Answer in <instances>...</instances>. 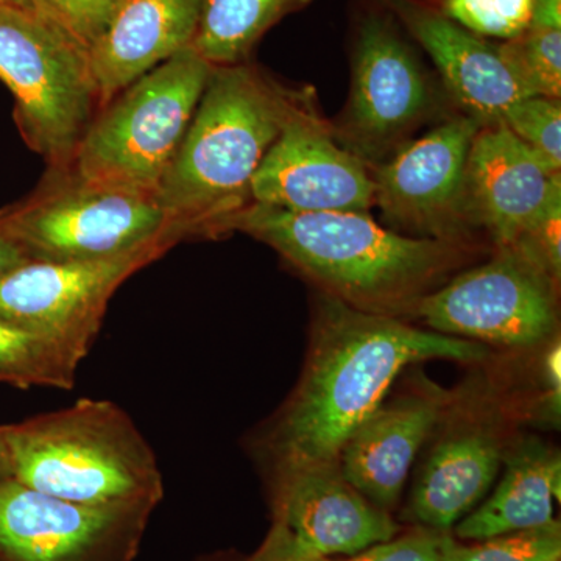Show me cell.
<instances>
[{"label": "cell", "instance_id": "cell-12", "mask_svg": "<svg viewBox=\"0 0 561 561\" xmlns=\"http://www.w3.org/2000/svg\"><path fill=\"white\" fill-rule=\"evenodd\" d=\"M253 203L290 213H370V168L335 139L306 90L251 184Z\"/></svg>", "mask_w": 561, "mask_h": 561}, {"label": "cell", "instance_id": "cell-22", "mask_svg": "<svg viewBox=\"0 0 561 561\" xmlns=\"http://www.w3.org/2000/svg\"><path fill=\"white\" fill-rule=\"evenodd\" d=\"M81 362L46 339L0 320V383L70 390Z\"/></svg>", "mask_w": 561, "mask_h": 561}, {"label": "cell", "instance_id": "cell-32", "mask_svg": "<svg viewBox=\"0 0 561 561\" xmlns=\"http://www.w3.org/2000/svg\"><path fill=\"white\" fill-rule=\"evenodd\" d=\"M13 479V463L9 445H7L5 434H3L2 424H0V483Z\"/></svg>", "mask_w": 561, "mask_h": 561}, {"label": "cell", "instance_id": "cell-10", "mask_svg": "<svg viewBox=\"0 0 561 561\" xmlns=\"http://www.w3.org/2000/svg\"><path fill=\"white\" fill-rule=\"evenodd\" d=\"M171 249L154 243L99 260L24 262L0 276V320L83 362L102 330L113 295Z\"/></svg>", "mask_w": 561, "mask_h": 561}, {"label": "cell", "instance_id": "cell-25", "mask_svg": "<svg viewBox=\"0 0 561 561\" xmlns=\"http://www.w3.org/2000/svg\"><path fill=\"white\" fill-rule=\"evenodd\" d=\"M446 18L481 38L511 41L530 27L534 0H430Z\"/></svg>", "mask_w": 561, "mask_h": 561}, {"label": "cell", "instance_id": "cell-4", "mask_svg": "<svg viewBox=\"0 0 561 561\" xmlns=\"http://www.w3.org/2000/svg\"><path fill=\"white\" fill-rule=\"evenodd\" d=\"M13 479L90 507L150 511L164 493L157 456L116 402L83 400L2 424Z\"/></svg>", "mask_w": 561, "mask_h": 561}, {"label": "cell", "instance_id": "cell-8", "mask_svg": "<svg viewBox=\"0 0 561 561\" xmlns=\"http://www.w3.org/2000/svg\"><path fill=\"white\" fill-rule=\"evenodd\" d=\"M446 99L389 11H364L351 46L348 103L331 124L335 139L375 168L424 125L448 117Z\"/></svg>", "mask_w": 561, "mask_h": 561}, {"label": "cell", "instance_id": "cell-2", "mask_svg": "<svg viewBox=\"0 0 561 561\" xmlns=\"http://www.w3.org/2000/svg\"><path fill=\"white\" fill-rule=\"evenodd\" d=\"M236 231L271 247L321 294L402 320L479 251L400 234L370 213H290L260 203L236 217Z\"/></svg>", "mask_w": 561, "mask_h": 561}, {"label": "cell", "instance_id": "cell-27", "mask_svg": "<svg viewBox=\"0 0 561 561\" xmlns=\"http://www.w3.org/2000/svg\"><path fill=\"white\" fill-rule=\"evenodd\" d=\"M561 175L552 181L548 197L542 203L529 228L513 245L522 247L548 268L553 278H561Z\"/></svg>", "mask_w": 561, "mask_h": 561}, {"label": "cell", "instance_id": "cell-31", "mask_svg": "<svg viewBox=\"0 0 561 561\" xmlns=\"http://www.w3.org/2000/svg\"><path fill=\"white\" fill-rule=\"evenodd\" d=\"M530 27L561 28V0H534Z\"/></svg>", "mask_w": 561, "mask_h": 561}, {"label": "cell", "instance_id": "cell-15", "mask_svg": "<svg viewBox=\"0 0 561 561\" xmlns=\"http://www.w3.org/2000/svg\"><path fill=\"white\" fill-rule=\"evenodd\" d=\"M553 172L502 122L483 125L472 139L465 176V213L493 249L513 245L548 197Z\"/></svg>", "mask_w": 561, "mask_h": 561}, {"label": "cell", "instance_id": "cell-20", "mask_svg": "<svg viewBox=\"0 0 561 561\" xmlns=\"http://www.w3.org/2000/svg\"><path fill=\"white\" fill-rule=\"evenodd\" d=\"M504 463L494 493L457 526L461 540H490L553 523V500H560L559 454L527 440L505 453Z\"/></svg>", "mask_w": 561, "mask_h": 561}, {"label": "cell", "instance_id": "cell-16", "mask_svg": "<svg viewBox=\"0 0 561 561\" xmlns=\"http://www.w3.org/2000/svg\"><path fill=\"white\" fill-rule=\"evenodd\" d=\"M146 508L90 507L0 483V561H90Z\"/></svg>", "mask_w": 561, "mask_h": 561}, {"label": "cell", "instance_id": "cell-19", "mask_svg": "<svg viewBox=\"0 0 561 561\" xmlns=\"http://www.w3.org/2000/svg\"><path fill=\"white\" fill-rule=\"evenodd\" d=\"M201 10L202 0H121L90 50L101 108L133 81L191 47Z\"/></svg>", "mask_w": 561, "mask_h": 561}, {"label": "cell", "instance_id": "cell-7", "mask_svg": "<svg viewBox=\"0 0 561 561\" xmlns=\"http://www.w3.org/2000/svg\"><path fill=\"white\" fill-rule=\"evenodd\" d=\"M0 217L32 261L99 260L179 243L157 195L84 180L70 168L49 169Z\"/></svg>", "mask_w": 561, "mask_h": 561}, {"label": "cell", "instance_id": "cell-33", "mask_svg": "<svg viewBox=\"0 0 561 561\" xmlns=\"http://www.w3.org/2000/svg\"><path fill=\"white\" fill-rule=\"evenodd\" d=\"M3 2H9L11 3V5L21 7V9L38 11V13L46 14V16H50L54 18V20H57V18H55V14L51 13V11L47 9L46 5H44L43 0H3Z\"/></svg>", "mask_w": 561, "mask_h": 561}, {"label": "cell", "instance_id": "cell-18", "mask_svg": "<svg viewBox=\"0 0 561 561\" xmlns=\"http://www.w3.org/2000/svg\"><path fill=\"white\" fill-rule=\"evenodd\" d=\"M453 402L435 389L382 402L343 445V478L379 508L397 504L420 449Z\"/></svg>", "mask_w": 561, "mask_h": 561}, {"label": "cell", "instance_id": "cell-24", "mask_svg": "<svg viewBox=\"0 0 561 561\" xmlns=\"http://www.w3.org/2000/svg\"><path fill=\"white\" fill-rule=\"evenodd\" d=\"M559 523L540 529L516 531L483 540L479 545H459L442 537L440 561H560Z\"/></svg>", "mask_w": 561, "mask_h": 561}, {"label": "cell", "instance_id": "cell-1", "mask_svg": "<svg viewBox=\"0 0 561 561\" xmlns=\"http://www.w3.org/2000/svg\"><path fill=\"white\" fill-rule=\"evenodd\" d=\"M486 356L483 343L360 311L319 291L305 371L265 435L273 471L337 463L351 434L382 404L409 365Z\"/></svg>", "mask_w": 561, "mask_h": 561}, {"label": "cell", "instance_id": "cell-17", "mask_svg": "<svg viewBox=\"0 0 561 561\" xmlns=\"http://www.w3.org/2000/svg\"><path fill=\"white\" fill-rule=\"evenodd\" d=\"M505 442L504 420L496 408L454 420L435 443L413 486V518L440 530L461 522L500 474Z\"/></svg>", "mask_w": 561, "mask_h": 561}, {"label": "cell", "instance_id": "cell-21", "mask_svg": "<svg viewBox=\"0 0 561 561\" xmlns=\"http://www.w3.org/2000/svg\"><path fill=\"white\" fill-rule=\"evenodd\" d=\"M313 0H202L192 49L210 66L249 62L265 33Z\"/></svg>", "mask_w": 561, "mask_h": 561}, {"label": "cell", "instance_id": "cell-11", "mask_svg": "<svg viewBox=\"0 0 561 561\" xmlns=\"http://www.w3.org/2000/svg\"><path fill=\"white\" fill-rule=\"evenodd\" d=\"M482 125L449 114L370 169L386 227L411 238L478 245L465 213V176Z\"/></svg>", "mask_w": 561, "mask_h": 561}, {"label": "cell", "instance_id": "cell-13", "mask_svg": "<svg viewBox=\"0 0 561 561\" xmlns=\"http://www.w3.org/2000/svg\"><path fill=\"white\" fill-rule=\"evenodd\" d=\"M275 478L278 523L262 561L354 556L397 535V524L343 478L337 463L294 468Z\"/></svg>", "mask_w": 561, "mask_h": 561}, {"label": "cell", "instance_id": "cell-23", "mask_svg": "<svg viewBox=\"0 0 561 561\" xmlns=\"http://www.w3.org/2000/svg\"><path fill=\"white\" fill-rule=\"evenodd\" d=\"M497 50L524 98H561V28L529 27Z\"/></svg>", "mask_w": 561, "mask_h": 561}, {"label": "cell", "instance_id": "cell-28", "mask_svg": "<svg viewBox=\"0 0 561 561\" xmlns=\"http://www.w3.org/2000/svg\"><path fill=\"white\" fill-rule=\"evenodd\" d=\"M58 21L84 47H91L108 28L121 0H43Z\"/></svg>", "mask_w": 561, "mask_h": 561}, {"label": "cell", "instance_id": "cell-34", "mask_svg": "<svg viewBox=\"0 0 561 561\" xmlns=\"http://www.w3.org/2000/svg\"><path fill=\"white\" fill-rule=\"evenodd\" d=\"M0 2H2V0H0Z\"/></svg>", "mask_w": 561, "mask_h": 561}, {"label": "cell", "instance_id": "cell-5", "mask_svg": "<svg viewBox=\"0 0 561 561\" xmlns=\"http://www.w3.org/2000/svg\"><path fill=\"white\" fill-rule=\"evenodd\" d=\"M0 81L28 149L49 169L70 168L101 111L90 49L54 18L2 0Z\"/></svg>", "mask_w": 561, "mask_h": 561}, {"label": "cell", "instance_id": "cell-3", "mask_svg": "<svg viewBox=\"0 0 561 561\" xmlns=\"http://www.w3.org/2000/svg\"><path fill=\"white\" fill-rule=\"evenodd\" d=\"M308 88H289L253 62L213 66L158 201L176 242L231 234L253 203L251 184Z\"/></svg>", "mask_w": 561, "mask_h": 561}, {"label": "cell", "instance_id": "cell-30", "mask_svg": "<svg viewBox=\"0 0 561 561\" xmlns=\"http://www.w3.org/2000/svg\"><path fill=\"white\" fill-rule=\"evenodd\" d=\"M28 261L32 260L27 251L11 236L0 217V276Z\"/></svg>", "mask_w": 561, "mask_h": 561}, {"label": "cell", "instance_id": "cell-6", "mask_svg": "<svg viewBox=\"0 0 561 561\" xmlns=\"http://www.w3.org/2000/svg\"><path fill=\"white\" fill-rule=\"evenodd\" d=\"M210 70L187 47L133 81L99 111L70 169L84 180L158 197Z\"/></svg>", "mask_w": 561, "mask_h": 561}, {"label": "cell", "instance_id": "cell-14", "mask_svg": "<svg viewBox=\"0 0 561 561\" xmlns=\"http://www.w3.org/2000/svg\"><path fill=\"white\" fill-rule=\"evenodd\" d=\"M430 55L457 113L482 125L497 124L524 99L501 60L497 44L465 31L430 0H376Z\"/></svg>", "mask_w": 561, "mask_h": 561}, {"label": "cell", "instance_id": "cell-26", "mask_svg": "<svg viewBox=\"0 0 561 561\" xmlns=\"http://www.w3.org/2000/svg\"><path fill=\"white\" fill-rule=\"evenodd\" d=\"M523 144L534 150L553 172L561 169L560 99L524 98L513 103L501 119Z\"/></svg>", "mask_w": 561, "mask_h": 561}, {"label": "cell", "instance_id": "cell-9", "mask_svg": "<svg viewBox=\"0 0 561 561\" xmlns=\"http://www.w3.org/2000/svg\"><path fill=\"white\" fill-rule=\"evenodd\" d=\"M559 287L522 247H497L489 261L421 298L408 317L451 337L534 348L556 337Z\"/></svg>", "mask_w": 561, "mask_h": 561}, {"label": "cell", "instance_id": "cell-29", "mask_svg": "<svg viewBox=\"0 0 561 561\" xmlns=\"http://www.w3.org/2000/svg\"><path fill=\"white\" fill-rule=\"evenodd\" d=\"M442 537L431 531H413L411 535L373 545L351 559L319 561H440Z\"/></svg>", "mask_w": 561, "mask_h": 561}]
</instances>
